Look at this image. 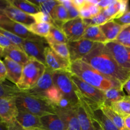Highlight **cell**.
<instances>
[{
	"label": "cell",
	"mask_w": 130,
	"mask_h": 130,
	"mask_svg": "<svg viewBox=\"0 0 130 130\" xmlns=\"http://www.w3.org/2000/svg\"><path fill=\"white\" fill-rule=\"evenodd\" d=\"M3 50L4 48L0 46V59L3 58Z\"/></svg>",
	"instance_id": "f5cc1de1"
},
{
	"label": "cell",
	"mask_w": 130,
	"mask_h": 130,
	"mask_svg": "<svg viewBox=\"0 0 130 130\" xmlns=\"http://www.w3.org/2000/svg\"><path fill=\"white\" fill-rule=\"evenodd\" d=\"M9 20H10V19L6 15L5 11H1V10H0V25L5 23V22L8 21Z\"/></svg>",
	"instance_id": "bcb514c9"
},
{
	"label": "cell",
	"mask_w": 130,
	"mask_h": 130,
	"mask_svg": "<svg viewBox=\"0 0 130 130\" xmlns=\"http://www.w3.org/2000/svg\"><path fill=\"white\" fill-rule=\"evenodd\" d=\"M100 27L107 42H109L114 41L116 39L124 26L118 24L114 20H112L100 25Z\"/></svg>",
	"instance_id": "7402d4cb"
},
{
	"label": "cell",
	"mask_w": 130,
	"mask_h": 130,
	"mask_svg": "<svg viewBox=\"0 0 130 130\" xmlns=\"http://www.w3.org/2000/svg\"><path fill=\"white\" fill-rule=\"evenodd\" d=\"M123 90L124 89L126 91V92L128 93V96H130V78L124 83L123 86Z\"/></svg>",
	"instance_id": "c3c4849f"
},
{
	"label": "cell",
	"mask_w": 130,
	"mask_h": 130,
	"mask_svg": "<svg viewBox=\"0 0 130 130\" xmlns=\"http://www.w3.org/2000/svg\"><path fill=\"white\" fill-rule=\"evenodd\" d=\"M49 46L58 55L71 62L70 53L67 44H52Z\"/></svg>",
	"instance_id": "836d02e7"
},
{
	"label": "cell",
	"mask_w": 130,
	"mask_h": 130,
	"mask_svg": "<svg viewBox=\"0 0 130 130\" xmlns=\"http://www.w3.org/2000/svg\"><path fill=\"white\" fill-rule=\"evenodd\" d=\"M86 27L87 25L84 19L79 17L65 22L61 27V29L66 35L68 42H72L82 39Z\"/></svg>",
	"instance_id": "9c48e42d"
},
{
	"label": "cell",
	"mask_w": 130,
	"mask_h": 130,
	"mask_svg": "<svg viewBox=\"0 0 130 130\" xmlns=\"http://www.w3.org/2000/svg\"><path fill=\"white\" fill-rule=\"evenodd\" d=\"M114 20L118 24L123 25V26L130 25V10H128L127 12L121 15L120 17L117 18Z\"/></svg>",
	"instance_id": "ab89813d"
},
{
	"label": "cell",
	"mask_w": 130,
	"mask_h": 130,
	"mask_svg": "<svg viewBox=\"0 0 130 130\" xmlns=\"http://www.w3.org/2000/svg\"><path fill=\"white\" fill-rule=\"evenodd\" d=\"M40 121L42 128L45 130H67L63 121L56 114L40 117Z\"/></svg>",
	"instance_id": "44dd1931"
},
{
	"label": "cell",
	"mask_w": 130,
	"mask_h": 130,
	"mask_svg": "<svg viewBox=\"0 0 130 130\" xmlns=\"http://www.w3.org/2000/svg\"><path fill=\"white\" fill-rule=\"evenodd\" d=\"M18 114L15 97H0V118L8 123L16 119Z\"/></svg>",
	"instance_id": "4fadbf2b"
},
{
	"label": "cell",
	"mask_w": 130,
	"mask_h": 130,
	"mask_svg": "<svg viewBox=\"0 0 130 130\" xmlns=\"http://www.w3.org/2000/svg\"><path fill=\"white\" fill-rule=\"evenodd\" d=\"M46 44L48 43L45 38L34 36L24 39L22 44V48L29 58H34L46 66L44 53L46 48L48 46H46Z\"/></svg>",
	"instance_id": "8992f818"
},
{
	"label": "cell",
	"mask_w": 130,
	"mask_h": 130,
	"mask_svg": "<svg viewBox=\"0 0 130 130\" xmlns=\"http://www.w3.org/2000/svg\"><path fill=\"white\" fill-rule=\"evenodd\" d=\"M99 43L85 39L68 42L67 46L69 51L71 62L82 59L85 56L95 49Z\"/></svg>",
	"instance_id": "30bf717a"
},
{
	"label": "cell",
	"mask_w": 130,
	"mask_h": 130,
	"mask_svg": "<svg viewBox=\"0 0 130 130\" xmlns=\"http://www.w3.org/2000/svg\"><path fill=\"white\" fill-rule=\"evenodd\" d=\"M93 125H94V127H95V130H102V128H100V125H99V123H98L97 122L95 121H93Z\"/></svg>",
	"instance_id": "816d5d0a"
},
{
	"label": "cell",
	"mask_w": 130,
	"mask_h": 130,
	"mask_svg": "<svg viewBox=\"0 0 130 130\" xmlns=\"http://www.w3.org/2000/svg\"><path fill=\"white\" fill-rule=\"evenodd\" d=\"M81 60L104 76L119 81L123 85L130 78V71L121 68L118 64L104 43H99Z\"/></svg>",
	"instance_id": "6da1fadb"
},
{
	"label": "cell",
	"mask_w": 130,
	"mask_h": 130,
	"mask_svg": "<svg viewBox=\"0 0 130 130\" xmlns=\"http://www.w3.org/2000/svg\"><path fill=\"white\" fill-rule=\"evenodd\" d=\"M0 119H1V118H0Z\"/></svg>",
	"instance_id": "11a10c76"
},
{
	"label": "cell",
	"mask_w": 130,
	"mask_h": 130,
	"mask_svg": "<svg viewBox=\"0 0 130 130\" xmlns=\"http://www.w3.org/2000/svg\"><path fill=\"white\" fill-rule=\"evenodd\" d=\"M58 4V1L45 0V1L39 6V8H40L41 11L48 14L53 19L55 9Z\"/></svg>",
	"instance_id": "8d00e7d4"
},
{
	"label": "cell",
	"mask_w": 130,
	"mask_h": 130,
	"mask_svg": "<svg viewBox=\"0 0 130 130\" xmlns=\"http://www.w3.org/2000/svg\"><path fill=\"white\" fill-rule=\"evenodd\" d=\"M110 20H112L110 18L107 17L102 11L99 14H98L96 16L94 17L91 18L89 19H84L85 24L86 25L90 26V25H98V26H100V25H103V24H105V23L108 22Z\"/></svg>",
	"instance_id": "d6a6232c"
},
{
	"label": "cell",
	"mask_w": 130,
	"mask_h": 130,
	"mask_svg": "<svg viewBox=\"0 0 130 130\" xmlns=\"http://www.w3.org/2000/svg\"><path fill=\"white\" fill-rule=\"evenodd\" d=\"M13 45H14L13 43H11L8 39H7L3 35L0 34V46L3 48H6Z\"/></svg>",
	"instance_id": "b9f144b4"
},
{
	"label": "cell",
	"mask_w": 130,
	"mask_h": 130,
	"mask_svg": "<svg viewBox=\"0 0 130 130\" xmlns=\"http://www.w3.org/2000/svg\"><path fill=\"white\" fill-rule=\"evenodd\" d=\"M115 1L116 0H102V1H99L97 5L100 7L101 10H104V9L106 8L111 5H112Z\"/></svg>",
	"instance_id": "7bdbcfd3"
},
{
	"label": "cell",
	"mask_w": 130,
	"mask_h": 130,
	"mask_svg": "<svg viewBox=\"0 0 130 130\" xmlns=\"http://www.w3.org/2000/svg\"><path fill=\"white\" fill-rule=\"evenodd\" d=\"M22 91L17 86H10L6 84H0V97H16Z\"/></svg>",
	"instance_id": "1f68e13d"
},
{
	"label": "cell",
	"mask_w": 130,
	"mask_h": 130,
	"mask_svg": "<svg viewBox=\"0 0 130 130\" xmlns=\"http://www.w3.org/2000/svg\"><path fill=\"white\" fill-rule=\"evenodd\" d=\"M48 45L52 44H67L68 40L60 28L52 25L50 31L45 38Z\"/></svg>",
	"instance_id": "d4e9b609"
},
{
	"label": "cell",
	"mask_w": 130,
	"mask_h": 130,
	"mask_svg": "<svg viewBox=\"0 0 130 130\" xmlns=\"http://www.w3.org/2000/svg\"><path fill=\"white\" fill-rule=\"evenodd\" d=\"M10 5L15 6L17 8L21 11L29 14V15H35L40 12L41 10L38 6L30 3L29 1L26 0H9Z\"/></svg>",
	"instance_id": "484cf974"
},
{
	"label": "cell",
	"mask_w": 130,
	"mask_h": 130,
	"mask_svg": "<svg viewBox=\"0 0 130 130\" xmlns=\"http://www.w3.org/2000/svg\"><path fill=\"white\" fill-rule=\"evenodd\" d=\"M129 1L128 0H116L115 2L106 8L102 10V12L111 20L120 17L128 11Z\"/></svg>",
	"instance_id": "d6986e66"
},
{
	"label": "cell",
	"mask_w": 130,
	"mask_h": 130,
	"mask_svg": "<svg viewBox=\"0 0 130 130\" xmlns=\"http://www.w3.org/2000/svg\"><path fill=\"white\" fill-rule=\"evenodd\" d=\"M17 108L39 117L55 114V107L48 100L22 91L15 97Z\"/></svg>",
	"instance_id": "3957f363"
},
{
	"label": "cell",
	"mask_w": 130,
	"mask_h": 130,
	"mask_svg": "<svg viewBox=\"0 0 130 130\" xmlns=\"http://www.w3.org/2000/svg\"><path fill=\"white\" fill-rule=\"evenodd\" d=\"M105 96V102L104 105L109 106L110 104L115 103L124 99L126 95L123 89L111 88L104 91Z\"/></svg>",
	"instance_id": "4dcf8cb0"
},
{
	"label": "cell",
	"mask_w": 130,
	"mask_h": 130,
	"mask_svg": "<svg viewBox=\"0 0 130 130\" xmlns=\"http://www.w3.org/2000/svg\"><path fill=\"white\" fill-rule=\"evenodd\" d=\"M58 1L67 10L70 20L79 17V10L73 5L72 0H58Z\"/></svg>",
	"instance_id": "d590c367"
},
{
	"label": "cell",
	"mask_w": 130,
	"mask_h": 130,
	"mask_svg": "<svg viewBox=\"0 0 130 130\" xmlns=\"http://www.w3.org/2000/svg\"><path fill=\"white\" fill-rule=\"evenodd\" d=\"M70 72L104 91L111 88L123 89V84L119 81L104 76L82 60L71 62Z\"/></svg>",
	"instance_id": "7a4b0ae2"
},
{
	"label": "cell",
	"mask_w": 130,
	"mask_h": 130,
	"mask_svg": "<svg viewBox=\"0 0 130 130\" xmlns=\"http://www.w3.org/2000/svg\"><path fill=\"white\" fill-rule=\"evenodd\" d=\"M16 121L25 130L42 128L40 117L22 109H18Z\"/></svg>",
	"instance_id": "5bb4252c"
},
{
	"label": "cell",
	"mask_w": 130,
	"mask_h": 130,
	"mask_svg": "<svg viewBox=\"0 0 130 130\" xmlns=\"http://www.w3.org/2000/svg\"><path fill=\"white\" fill-rule=\"evenodd\" d=\"M55 114L63 121L67 130H81L76 112V107L67 109L55 107Z\"/></svg>",
	"instance_id": "9a60e30c"
},
{
	"label": "cell",
	"mask_w": 130,
	"mask_h": 130,
	"mask_svg": "<svg viewBox=\"0 0 130 130\" xmlns=\"http://www.w3.org/2000/svg\"><path fill=\"white\" fill-rule=\"evenodd\" d=\"M114 41L130 48V25H124Z\"/></svg>",
	"instance_id": "e575fe53"
},
{
	"label": "cell",
	"mask_w": 130,
	"mask_h": 130,
	"mask_svg": "<svg viewBox=\"0 0 130 130\" xmlns=\"http://www.w3.org/2000/svg\"><path fill=\"white\" fill-rule=\"evenodd\" d=\"M124 121L126 129L128 130H130V115L124 118Z\"/></svg>",
	"instance_id": "f907efd6"
},
{
	"label": "cell",
	"mask_w": 130,
	"mask_h": 130,
	"mask_svg": "<svg viewBox=\"0 0 130 130\" xmlns=\"http://www.w3.org/2000/svg\"><path fill=\"white\" fill-rule=\"evenodd\" d=\"M32 16L35 19L36 22L49 23L52 25H54V21H53V19L49 15L45 13L40 11L35 15H33Z\"/></svg>",
	"instance_id": "f35d334b"
},
{
	"label": "cell",
	"mask_w": 130,
	"mask_h": 130,
	"mask_svg": "<svg viewBox=\"0 0 130 130\" xmlns=\"http://www.w3.org/2000/svg\"><path fill=\"white\" fill-rule=\"evenodd\" d=\"M45 69V65L30 58L29 62L23 67L21 78L16 86L22 91L30 90L36 85Z\"/></svg>",
	"instance_id": "277c9868"
},
{
	"label": "cell",
	"mask_w": 130,
	"mask_h": 130,
	"mask_svg": "<svg viewBox=\"0 0 130 130\" xmlns=\"http://www.w3.org/2000/svg\"><path fill=\"white\" fill-rule=\"evenodd\" d=\"M105 47L121 68L130 71V48L116 41L105 43Z\"/></svg>",
	"instance_id": "ba28073f"
},
{
	"label": "cell",
	"mask_w": 130,
	"mask_h": 130,
	"mask_svg": "<svg viewBox=\"0 0 130 130\" xmlns=\"http://www.w3.org/2000/svg\"><path fill=\"white\" fill-rule=\"evenodd\" d=\"M0 34H1L4 36L6 37L7 39H8L14 44L22 48V44L24 40V39L19 38L17 36L15 35V34H12V33L10 32L5 30V29H1V28H0Z\"/></svg>",
	"instance_id": "74e56055"
},
{
	"label": "cell",
	"mask_w": 130,
	"mask_h": 130,
	"mask_svg": "<svg viewBox=\"0 0 130 130\" xmlns=\"http://www.w3.org/2000/svg\"><path fill=\"white\" fill-rule=\"evenodd\" d=\"M10 5L9 0H0V10L5 11Z\"/></svg>",
	"instance_id": "f6af8a7d"
},
{
	"label": "cell",
	"mask_w": 130,
	"mask_h": 130,
	"mask_svg": "<svg viewBox=\"0 0 130 130\" xmlns=\"http://www.w3.org/2000/svg\"><path fill=\"white\" fill-rule=\"evenodd\" d=\"M71 78L79 92L83 96L100 106L105 104V96L104 91L89 85L72 73H71Z\"/></svg>",
	"instance_id": "52a82bcc"
},
{
	"label": "cell",
	"mask_w": 130,
	"mask_h": 130,
	"mask_svg": "<svg viewBox=\"0 0 130 130\" xmlns=\"http://www.w3.org/2000/svg\"><path fill=\"white\" fill-rule=\"evenodd\" d=\"M0 28L5 29V30H7V31L10 32L12 33V34H15V35L19 36V38H21L24 39L32 38V37H34V36H36L28 30L27 26L16 22L13 21L11 19L9 20L8 21H6L3 24H1Z\"/></svg>",
	"instance_id": "e0dca14e"
},
{
	"label": "cell",
	"mask_w": 130,
	"mask_h": 130,
	"mask_svg": "<svg viewBox=\"0 0 130 130\" xmlns=\"http://www.w3.org/2000/svg\"><path fill=\"white\" fill-rule=\"evenodd\" d=\"M3 61L5 63L7 72L6 79L9 80L17 86L21 78L24 66L14 62L8 57L4 58Z\"/></svg>",
	"instance_id": "ac0fdd59"
},
{
	"label": "cell",
	"mask_w": 130,
	"mask_h": 130,
	"mask_svg": "<svg viewBox=\"0 0 130 130\" xmlns=\"http://www.w3.org/2000/svg\"><path fill=\"white\" fill-rule=\"evenodd\" d=\"M53 20L54 21V25L60 28L65 22L69 20L68 12L66 8L58 1V4L56 6L54 11Z\"/></svg>",
	"instance_id": "f1b7e54d"
},
{
	"label": "cell",
	"mask_w": 130,
	"mask_h": 130,
	"mask_svg": "<svg viewBox=\"0 0 130 130\" xmlns=\"http://www.w3.org/2000/svg\"><path fill=\"white\" fill-rule=\"evenodd\" d=\"M7 72L3 61L0 59V84L4 83L6 79Z\"/></svg>",
	"instance_id": "60d3db41"
},
{
	"label": "cell",
	"mask_w": 130,
	"mask_h": 130,
	"mask_svg": "<svg viewBox=\"0 0 130 130\" xmlns=\"http://www.w3.org/2000/svg\"><path fill=\"white\" fill-rule=\"evenodd\" d=\"M82 39L104 44L107 42V40L103 34L100 26L98 25L88 26L83 36Z\"/></svg>",
	"instance_id": "cb8c5ba5"
},
{
	"label": "cell",
	"mask_w": 130,
	"mask_h": 130,
	"mask_svg": "<svg viewBox=\"0 0 130 130\" xmlns=\"http://www.w3.org/2000/svg\"><path fill=\"white\" fill-rule=\"evenodd\" d=\"M5 57H8L23 66H25L30 59L22 48L15 44L8 48H4L3 58Z\"/></svg>",
	"instance_id": "ffe728a7"
},
{
	"label": "cell",
	"mask_w": 130,
	"mask_h": 130,
	"mask_svg": "<svg viewBox=\"0 0 130 130\" xmlns=\"http://www.w3.org/2000/svg\"><path fill=\"white\" fill-rule=\"evenodd\" d=\"M5 12L11 20L25 26H29L36 22L32 15L26 13L11 5L5 10Z\"/></svg>",
	"instance_id": "2e32d148"
},
{
	"label": "cell",
	"mask_w": 130,
	"mask_h": 130,
	"mask_svg": "<svg viewBox=\"0 0 130 130\" xmlns=\"http://www.w3.org/2000/svg\"><path fill=\"white\" fill-rule=\"evenodd\" d=\"M0 130H8V123L0 119Z\"/></svg>",
	"instance_id": "681fc988"
},
{
	"label": "cell",
	"mask_w": 130,
	"mask_h": 130,
	"mask_svg": "<svg viewBox=\"0 0 130 130\" xmlns=\"http://www.w3.org/2000/svg\"><path fill=\"white\" fill-rule=\"evenodd\" d=\"M102 110H103L105 115L112 121L116 125V126L119 130H128L124 124V118L122 116L117 114L115 111L112 110L110 107L105 105H102L100 106Z\"/></svg>",
	"instance_id": "83f0119b"
},
{
	"label": "cell",
	"mask_w": 130,
	"mask_h": 130,
	"mask_svg": "<svg viewBox=\"0 0 130 130\" xmlns=\"http://www.w3.org/2000/svg\"><path fill=\"white\" fill-rule=\"evenodd\" d=\"M8 130H25L18 123L16 119L8 123Z\"/></svg>",
	"instance_id": "ee69618b"
},
{
	"label": "cell",
	"mask_w": 130,
	"mask_h": 130,
	"mask_svg": "<svg viewBox=\"0 0 130 130\" xmlns=\"http://www.w3.org/2000/svg\"><path fill=\"white\" fill-rule=\"evenodd\" d=\"M54 86L55 85L52 79V71L46 67L44 74L38 81L36 85L30 90L24 91L30 95L43 99L46 93L53 88Z\"/></svg>",
	"instance_id": "7c38bea8"
},
{
	"label": "cell",
	"mask_w": 130,
	"mask_h": 130,
	"mask_svg": "<svg viewBox=\"0 0 130 130\" xmlns=\"http://www.w3.org/2000/svg\"><path fill=\"white\" fill-rule=\"evenodd\" d=\"M29 130H45V129H43V128H35V129H32Z\"/></svg>",
	"instance_id": "db71d44e"
},
{
	"label": "cell",
	"mask_w": 130,
	"mask_h": 130,
	"mask_svg": "<svg viewBox=\"0 0 130 130\" xmlns=\"http://www.w3.org/2000/svg\"><path fill=\"white\" fill-rule=\"evenodd\" d=\"M52 79L55 86L62 95L76 106L79 103V100L76 94L77 88L71 80V72L65 71H52Z\"/></svg>",
	"instance_id": "5b68a950"
},
{
	"label": "cell",
	"mask_w": 130,
	"mask_h": 130,
	"mask_svg": "<svg viewBox=\"0 0 130 130\" xmlns=\"http://www.w3.org/2000/svg\"><path fill=\"white\" fill-rule=\"evenodd\" d=\"M46 67L53 71H65L70 72L71 62L62 58L54 52L50 46L45 50Z\"/></svg>",
	"instance_id": "8fae6325"
},
{
	"label": "cell",
	"mask_w": 130,
	"mask_h": 130,
	"mask_svg": "<svg viewBox=\"0 0 130 130\" xmlns=\"http://www.w3.org/2000/svg\"><path fill=\"white\" fill-rule=\"evenodd\" d=\"M117 114L123 118L130 115V96H126L122 100L109 105Z\"/></svg>",
	"instance_id": "4316f807"
},
{
	"label": "cell",
	"mask_w": 130,
	"mask_h": 130,
	"mask_svg": "<svg viewBox=\"0 0 130 130\" xmlns=\"http://www.w3.org/2000/svg\"><path fill=\"white\" fill-rule=\"evenodd\" d=\"M76 112L81 130H95L92 119L80 102L76 106Z\"/></svg>",
	"instance_id": "603a6c76"
},
{
	"label": "cell",
	"mask_w": 130,
	"mask_h": 130,
	"mask_svg": "<svg viewBox=\"0 0 130 130\" xmlns=\"http://www.w3.org/2000/svg\"><path fill=\"white\" fill-rule=\"evenodd\" d=\"M72 1L75 7L79 10L84 5L85 0H72Z\"/></svg>",
	"instance_id": "7dc6e473"
},
{
	"label": "cell",
	"mask_w": 130,
	"mask_h": 130,
	"mask_svg": "<svg viewBox=\"0 0 130 130\" xmlns=\"http://www.w3.org/2000/svg\"><path fill=\"white\" fill-rule=\"evenodd\" d=\"M52 24L44 22H35L31 25L27 26L28 30L34 35L46 38L50 31Z\"/></svg>",
	"instance_id": "f546056e"
}]
</instances>
